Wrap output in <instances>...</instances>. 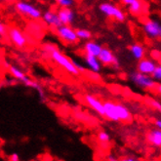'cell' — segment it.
Masks as SVG:
<instances>
[{"mask_svg": "<svg viewBox=\"0 0 161 161\" xmlns=\"http://www.w3.org/2000/svg\"><path fill=\"white\" fill-rule=\"evenodd\" d=\"M15 9L24 17L30 18L31 20H38L42 17V12L39 8L26 1H18L15 4Z\"/></svg>", "mask_w": 161, "mask_h": 161, "instance_id": "cell-3", "label": "cell"}, {"mask_svg": "<svg viewBox=\"0 0 161 161\" xmlns=\"http://www.w3.org/2000/svg\"><path fill=\"white\" fill-rule=\"evenodd\" d=\"M116 109H117L119 121L129 122L132 120V114H131L129 108L126 106L122 105V103H116Z\"/></svg>", "mask_w": 161, "mask_h": 161, "instance_id": "cell-20", "label": "cell"}, {"mask_svg": "<svg viewBox=\"0 0 161 161\" xmlns=\"http://www.w3.org/2000/svg\"><path fill=\"white\" fill-rule=\"evenodd\" d=\"M147 103L151 108H153L154 110H157L159 112L161 111V103L158 100L153 98H148L147 99Z\"/></svg>", "mask_w": 161, "mask_h": 161, "instance_id": "cell-23", "label": "cell"}, {"mask_svg": "<svg viewBox=\"0 0 161 161\" xmlns=\"http://www.w3.org/2000/svg\"><path fill=\"white\" fill-rule=\"evenodd\" d=\"M85 99V102H86L87 105L96 111L99 115L101 116H103L105 115V110H103V103L95 96L93 95H90V94H87L86 96L84 97Z\"/></svg>", "mask_w": 161, "mask_h": 161, "instance_id": "cell-12", "label": "cell"}, {"mask_svg": "<svg viewBox=\"0 0 161 161\" xmlns=\"http://www.w3.org/2000/svg\"><path fill=\"white\" fill-rule=\"evenodd\" d=\"M77 35V38L79 40H89L92 38V32L86 28H79V30L75 31Z\"/></svg>", "mask_w": 161, "mask_h": 161, "instance_id": "cell-22", "label": "cell"}, {"mask_svg": "<svg viewBox=\"0 0 161 161\" xmlns=\"http://www.w3.org/2000/svg\"><path fill=\"white\" fill-rule=\"evenodd\" d=\"M147 143L150 144L154 147H161V130L158 128H154L150 130L147 135Z\"/></svg>", "mask_w": 161, "mask_h": 161, "instance_id": "cell-17", "label": "cell"}, {"mask_svg": "<svg viewBox=\"0 0 161 161\" xmlns=\"http://www.w3.org/2000/svg\"><path fill=\"white\" fill-rule=\"evenodd\" d=\"M99 10L108 18H112L117 22H124L126 20V14L121 9L111 2H103L99 5Z\"/></svg>", "mask_w": 161, "mask_h": 161, "instance_id": "cell-2", "label": "cell"}, {"mask_svg": "<svg viewBox=\"0 0 161 161\" xmlns=\"http://www.w3.org/2000/svg\"><path fill=\"white\" fill-rule=\"evenodd\" d=\"M37 1H44V0H37Z\"/></svg>", "mask_w": 161, "mask_h": 161, "instance_id": "cell-38", "label": "cell"}, {"mask_svg": "<svg viewBox=\"0 0 161 161\" xmlns=\"http://www.w3.org/2000/svg\"><path fill=\"white\" fill-rule=\"evenodd\" d=\"M7 34V27L3 24L2 21H0V36H5Z\"/></svg>", "mask_w": 161, "mask_h": 161, "instance_id": "cell-29", "label": "cell"}, {"mask_svg": "<svg viewBox=\"0 0 161 161\" xmlns=\"http://www.w3.org/2000/svg\"><path fill=\"white\" fill-rule=\"evenodd\" d=\"M84 61L85 64L88 67V69L94 72V73H98L101 71L102 69V64L99 61L98 57L93 56V55H89V54H85L84 56Z\"/></svg>", "mask_w": 161, "mask_h": 161, "instance_id": "cell-14", "label": "cell"}, {"mask_svg": "<svg viewBox=\"0 0 161 161\" xmlns=\"http://www.w3.org/2000/svg\"><path fill=\"white\" fill-rule=\"evenodd\" d=\"M150 76L153 77L155 81H160L161 80V65L157 64L153 73L150 74Z\"/></svg>", "mask_w": 161, "mask_h": 161, "instance_id": "cell-26", "label": "cell"}, {"mask_svg": "<svg viewBox=\"0 0 161 161\" xmlns=\"http://www.w3.org/2000/svg\"><path fill=\"white\" fill-rule=\"evenodd\" d=\"M103 103V110H105V116L110 121L113 122H119V117L117 114V109H116V103L111 101H107Z\"/></svg>", "mask_w": 161, "mask_h": 161, "instance_id": "cell-11", "label": "cell"}, {"mask_svg": "<svg viewBox=\"0 0 161 161\" xmlns=\"http://www.w3.org/2000/svg\"><path fill=\"white\" fill-rule=\"evenodd\" d=\"M8 159L10 161H19V160H20V157H19L18 153H12V154L9 155Z\"/></svg>", "mask_w": 161, "mask_h": 161, "instance_id": "cell-31", "label": "cell"}, {"mask_svg": "<svg viewBox=\"0 0 161 161\" xmlns=\"http://www.w3.org/2000/svg\"><path fill=\"white\" fill-rule=\"evenodd\" d=\"M128 7L129 12L133 16H140L147 11V5L144 0H134Z\"/></svg>", "mask_w": 161, "mask_h": 161, "instance_id": "cell-15", "label": "cell"}, {"mask_svg": "<svg viewBox=\"0 0 161 161\" xmlns=\"http://www.w3.org/2000/svg\"><path fill=\"white\" fill-rule=\"evenodd\" d=\"M102 48H103V46L96 41H87L84 45L85 54L93 55V56H96V57L99 56Z\"/></svg>", "mask_w": 161, "mask_h": 161, "instance_id": "cell-19", "label": "cell"}, {"mask_svg": "<svg viewBox=\"0 0 161 161\" xmlns=\"http://www.w3.org/2000/svg\"><path fill=\"white\" fill-rule=\"evenodd\" d=\"M129 77H130L132 82L135 83L138 87H140L142 89L153 90L155 87L156 81L151 77L150 75L141 73L139 71H135V72L130 73Z\"/></svg>", "mask_w": 161, "mask_h": 161, "instance_id": "cell-4", "label": "cell"}, {"mask_svg": "<svg viewBox=\"0 0 161 161\" xmlns=\"http://www.w3.org/2000/svg\"><path fill=\"white\" fill-rule=\"evenodd\" d=\"M156 65H157V64L154 60L143 58L139 61L137 69L141 73L150 75L151 73H153V71L154 70V69L156 68Z\"/></svg>", "mask_w": 161, "mask_h": 161, "instance_id": "cell-10", "label": "cell"}, {"mask_svg": "<svg viewBox=\"0 0 161 161\" xmlns=\"http://www.w3.org/2000/svg\"><path fill=\"white\" fill-rule=\"evenodd\" d=\"M0 1H3V2H10V1H13V0H0Z\"/></svg>", "mask_w": 161, "mask_h": 161, "instance_id": "cell-37", "label": "cell"}, {"mask_svg": "<svg viewBox=\"0 0 161 161\" xmlns=\"http://www.w3.org/2000/svg\"><path fill=\"white\" fill-rule=\"evenodd\" d=\"M98 59L101 62L102 65H111L113 69H118L119 68V61L115 57V55L113 54V52L109 49L107 48V47H103L99 56Z\"/></svg>", "mask_w": 161, "mask_h": 161, "instance_id": "cell-8", "label": "cell"}, {"mask_svg": "<svg viewBox=\"0 0 161 161\" xmlns=\"http://www.w3.org/2000/svg\"><path fill=\"white\" fill-rule=\"evenodd\" d=\"M28 27H30V31H31V33L33 34V35H35V33H40V32H42V31H41V28H42L41 25H38L37 23H31Z\"/></svg>", "mask_w": 161, "mask_h": 161, "instance_id": "cell-27", "label": "cell"}, {"mask_svg": "<svg viewBox=\"0 0 161 161\" xmlns=\"http://www.w3.org/2000/svg\"><path fill=\"white\" fill-rule=\"evenodd\" d=\"M133 1H134V0H121L122 4H123V5H125V6H129Z\"/></svg>", "mask_w": 161, "mask_h": 161, "instance_id": "cell-34", "label": "cell"}, {"mask_svg": "<svg viewBox=\"0 0 161 161\" xmlns=\"http://www.w3.org/2000/svg\"><path fill=\"white\" fill-rule=\"evenodd\" d=\"M57 34L63 42L67 44H74L78 41L75 30H73L70 25H62L57 27Z\"/></svg>", "mask_w": 161, "mask_h": 161, "instance_id": "cell-6", "label": "cell"}, {"mask_svg": "<svg viewBox=\"0 0 161 161\" xmlns=\"http://www.w3.org/2000/svg\"><path fill=\"white\" fill-rule=\"evenodd\" d=\"M124 160H125V161H136V160H138V159L135 158V157H126V158H124Z\"/></svg>", "mask_w": 161, "mask_h": 161, "instance_id": "cell-36", "label": "cell"}, {"mask_svg": "<svg viewBox=\"0 0 161 161\" xmlns=\"http://www.w3.org/2000/svg\"><path fill=\"white\" fill-rule=\"evenodd\" d=\"M22 83H23V84H25V86L30 87V88H32V89H34L35 91L38 92L39 98L41 99V101H42V102H45V101H46L45 92H44L43 88L41 87V85H40L38 82H37V81L31 79V78L28 77L27 75H26V76L25 77V79L22 81Z\"/></svg>", "mask_w": 161, "mask_h": 161, "instance_id": "cell-16", "label": "cell"}, {"mask_svg": "<svg viewBox=\"0 0 161 161\" xmlns=\"http://www.w3.org/2000/svg\"><path fill=\"white\" fill-rule=\"evenodd\" d=\"M57 14L59 16L62 25H71L76 18V14L71 8H60Z\"/></svg>", "mask_w": 161, "mask_h": 161, "instance_id": "cell-9", "label": "cell"}, {"mask_svg": "<svg viewBox=\"0 0 161 161\" xmlns=\"http://www.w3.org/2000/svg\"><path fill=\"white\" fill-rule=\"evenodd\" d=\"M107 160H108V161H117L118 158L115 157L114 154H108V157H107Z\"/></svg>", "mask_w": 161, "mask_h": 161, "instance_id": "cell-32", "label": "cell"}, {"mask_svg": "<svg viewBox=\"0 0 161 161\" xmlns=\"http://www.w3.org/2000/svg\"><path fill=\"white\" fill-rule=\"evenodd\" d=\"M71 62L73 63V64L75 65V68H76L77 69H78V71L79 72H85V70H86V69H85V68L83 67V65H81L80 64H78L76 61H74V60H71Z\"/></svg>", "mask_w": 161, "mask_h": 161, "instance_id": "cell-30", "label": "cell"}, {"mask_svg": "<svg viewBox=\"0 0 161 161\" xmlns=\"http://www.w3.org/2000/svg\"><path fill=\"white\" fill-rule=\"evenodd\" d=\"M129 50H130V53H131L132 57H133L135 60L140 61L141 59L145 58L146 49H145L144 45H142L140 43H134V44L130 45Z\"/></svg>", "mask_w": 161, "mask_h": 161, "instance_id": "cell-18", "label": "cell"}, {"mask_svg": "<svg viewBox=\"0 0 161 161\" xmlns=\"http://www.w3.org/2000/svg\"><path fill=\"white\" fill-rule=\"evenodd\" d=\"M154 126H155V128L161 129V119H160V118H157V119L154 121Z\"/></svg>", "mask_w": 161, "mask_h": 161, "instance_id": "cell-33", "label": "cell"}, {"mask_svg": "<svg viewBox=\"0 0 161 161\" xmlns=\"http://www.w3.org/2000/svg\"><path fill=\"white\" fill-rule=\"evenodd\" d=\"M44 23L52 27H59L60 25H62V23L59 19V16L57 14V12L53 11V10H48L46 11L45 13H42V17Z\"/></svg>", "mask_w": 161, "mask_h": 161, "instance_id": "cell-13", "label": "cell"}, {"mask_svg": "<svg viewBox=\"0 0 161 161\" xmlns=\"http://www.w3.org/2000/svg\"><path fill=\"white\" fill-rule=\"evenodd\" d=\"M56 1H57V0H56Z\"/></svg>", "mask_w": 161, "mask_h": 161, "instance_id": "cell-40", "label": "cell"}, {"mask_svg": "<svg viewBox=\"0 0 161 161\" xmlns=\"http://www.w3.org/2000/svg\"><path fill=\"white\" fill-rule=\"evenodd\" d=\"M8 70H9V73H10L15 79H17L18 81H20V82H22L25 79V77L26 76V74L20 68L16 67V65H11L10 64V67L8 68Z\"/></svg>", "mask_w": 161, "mask_h": 161, "instance_id": "cell-21", "label": "cell"}, {"mask_svg": "<svg viewBox=\"0 0 161 161\" xmlns=\"http://www.w3.org/2000/svg\"><path fill=\"white\" fill-rule=\"evenodd\" d=\"M2 64H3V67H4L5 69H8V68H9V67H10V64H9L7 61H3Z\"/></svg>", "mask_w": 161, "mask_h": 161, "instance_id": "cell-35", "label": "cell"}, {"mask_svg": "<svg viewBox=\"0 0 161 161\" xmlns=\"http://www.w3.org/2000/svg\"><path fill=\"white\" fill-rule=\"evenodd\" d=\"M143 30L146 36L149 39H158L161 37V25L159 21L147 19L144 22Z\"/></svg>", "mask_w": 161, "mask_h": 161, "instance_id": "cell-5", "label": "cell"}, {"mask_svg": "<svg viewBox=\"0 0 161 161\" xmlns=\"http://www.w3.org/2000/svg\"><path fill=\"white\" fill-rule=\"evenodd\" d=\"M61 8H71L74 5V0H57Z\"/></svg>", "mask_w": 161, "mask_h": 161, "instance_id": "cell-25", "label": "cell"}, {"mask_svg": "<svg viewBox=\"0 0 161 161\" xmlns=\"http://www.w3.org/2000/svg\"><path fill=\"white\" fill-rule=\"evenodd\" d=\"M0 7H1V1H0Z\"/></svg>", "mask_w": 161, "mask_h": 161, "instance_id": "cell-39", "label": "cell"}, {"mask_svg": "<svg viewBox=\"0 0 161 161\" xmlns=\"http://www.w3.org/2000/svg\"><path fill=\"white\" fill-rule=\"evenodd\" d=\"M98 140L101 144L103 145H106L108 144L109 141H110V136L108 133H107L106 131H101L100 133L98 134Z\"/></svg>", "mask_w": 161, "mask_h": 161, "instance_id": "cell-24", "label": "cell"}, {"mask_svg": "<svg viewBox=\"0 0 161 161\" xmlns=\"http://www.w3.org/2000/svg\"><path fill=\"white\" fill-rule=\"evenodd\" d=\"M8 37L10 41L17 47V48H25L27 44L26 35L18 27H10L7 31Z\"/></svg>", "mask_w": 161, "mask_h": 161, "instance_id": "cell-7", "label": "cell"}, {"mask_svg": "<svg viewBox=\"0 0 161 161\" xmlns=\"http://www.w3.org/2000/svg\"><path fill=\"white\" fill-rule=\"evenodd\" d=\"M50 58L58 64L61 68L64 69L69 73L72 74V75H79V71L78 69L75 68V65L73 64V63L71 62V60H69L65 55H64L61 51H59L58 49H54L50 55Z\"/></svg>", "mask_w": 161, "mask_h": 161, "instance_id": "cell-1", "label": "cell"}, {"mask_svg": "<svg viewBox=\"0 0 161 161\" xmlns=\"http://www.w3.org/2000/svg\"><path fill=\"white\" fill-rule=\"evenodd\" d=\"M150 55H151V59L154 60L155 62H160V58H161V53L159 50H153L150 52Z\"/></svg>", "mask_w": 161, "mask_h": 161, "instance_id": "cell-28", "label": "cell"}]
</instances>
